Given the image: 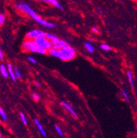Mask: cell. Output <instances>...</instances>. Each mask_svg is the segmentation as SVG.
Returning a JSON list of instances; mask_svg holds the SVG:
<instances>
[{
  "label": "cell",
  "mask_w": 137,
  "mask_h": 138,
  "mask_svg": "<svg viewBox=\"0 0 137 138\" xmlns=\"http://www.w3.org/2000/svg\"><path fill=\"white\" fill-rule=\"evenodd\" d=\"M14 74H15V76H16L17 78H21V73L20 70L17 67L14 68Z\"/></svg>",
  "instance_id": "9a60e30c"
},
{
  "label": "cell",
  "mask_w": 137,
  "mask_h": 138,
  "mask_svg": "<svg viewBox=\"0 0 137 138\" xmlns=\"http://www.w3.org/2000/svg\"><path fill=\"white\" fill-rule=\"evenodd\" d=\"M52 43V47L53 49L56 50H60L62 47L68 45V42L65 41L64 40H60V39H56V40H52L51 41Z\"/></svg>",
  "instance_id": "8992f818"
},
{
  "label": "cell",
  "mask_w": 137,
  "mask_h": 138,
  "mask_svg": "<svg viewBox=\"0 0 137 138\" xmlns=\"http://www.w3.org/2000/svg\"><path fill=\"white\" fill-rule=\"evenodd\" d=\"M4 59V53L2 52V50L0 47V60H3Z\"/></svg>",
  "instance_id": "d4e9b609"
},
{
  "label": "cell",
  "mask_w": 137,
  "mask_h": 138,
  "mask_svg": "<svg viewBox=\"0 0 137 138\" xmlns=\"http://www.w3.org/2000/svg\"><path fill=\"white\" fill-rule=\"evenodd\" d=\"M0 72H1V76L4 77V78H8L9 76L8 71V68L6 67L4 63H1L0 65Z\"/></svg>",
  "instance_id": "30bf717a"
},
{
  "label": "cell",
  "mask_w": 137,
  "mask_h": 138,
  "mask_svg": "<svg viewBox=\"0 0 137 138\" xmlns=\"http://www.w3.org/2000/svg\"><path fill=\"white\" fill-rule=\"evenodd\" d=\"M20 117H21V120L22 122H23L25 125H27V120H26V115L23 113H20Z\"/></svg>",
  "instance_id": "e0dca14e"
},
{
  "label": "cell",
  "mask_w": 137,
  "mask_h": 138,
  "mask_svg": "<svg viewBox=\"0 0 137 138\" xmlns=\"http://www.w3.org/2000/svg\"><path fill=\"white\" fill-rule=\"evenodd\" d=\"M32 98H33V99H34L35 101H39V99H40V96H39V95L38 93H33V95H32Z\"/></svg>",
  "instance_id": "603a6c76"
},
{
  "label": "cell",
  "mask_w": 137,
  "mask_h": 138,
  "mask_svg": "<svg viewBox=\"0 0 137 138\" xmlns=\"http://www.w3.org/2000/svg\"><path fill=\"white\" fill-rule=\"evenodd\" d=\"M136 128H137V126H136Z\"/></svg>",
  "instance_id": "4dcf8cb0"
},
{
  "label": "cell",
  "mask_w": 137,
  "mask_h": 138,
  "mask_svg": "<svg viewBox=\"0 0 137 138\" xmlns=\"http://www.w3.org/2000/svg\"><path fill=\"white\" fill-rule=\"evenodd\" d=\"M34 40L39 46L42 47L43 48L49 50L52 47L51 41L47 37H39L36 38Z\"/></svg>",
  "instance_id": "277c9868"
},
{
  "label": "cell",
  "mask_w": 137,
  "mask_h": 138,
  "mask_svg": "<svg viewBox=\"0 0 137 138\" xmlns=\"http://www.w3.org/2000/svg\"><path fill=\"white\" fill-rule=\"evenodd\" d=\"M36 85L37 87H40V85H41V84L39 83V82H36Z\"/></svg>",
  "instance_id": "83f0119b"
},
{
  "label": "cell",
  "mask_w": 137,
  "mask_h": 138,
  "mask_svg": "<svg viewBox=\"0 0 137 138\" xmlns=\"http://www.w3.org/2000/svg\"><path fill=\"white\" fill-rule=\"evenodd\" d=\"M47 33L39 30H32L27 34L26 37L29 39H35L39 37H46Z\"/></svg>",
  "instance_id": "5b68a950"
},
{
  "label": "cell",
  "mask_w": 137,
  "mask_h": 138,
  "mask_svg": "<svg viewBox=\"0 0 137 138\" xmlns=\"http://www.w3.org/2000/svg\"><path fill=\"white\" fill-rule=\"evenodd\" d=\"M49 53L52 56H54V57L58 58L62 60V53H61L60 49V50H56V49L51 48V49H49Z\"/></svg>",
  "instance_id": "ba28073f"
},
{
  "label": "cell",
  "mask_w": 137,
  "mask_h": 138,
  "mask_svg": "<svg viewBox=\"0 0 137 138\" xmlns=\"http://www.w3.org/2000/svg\"><path fill=\"white\" fill-rule=\"evenodd\" d=\"M55 129H56V132L58 133V135H61V136H62V135H63V132L62 131V130L60 129V128L58 126L56 125V126H55Z\"/></svg>",
  "instance_id": "7402d4cb"
},
{
  "label": "cell",
  "mask_w": 137,
  "mask_h": 138,
  "mask_svg": "<svg viewBox=\"0 0 137 138\" xmlns=\"http://www.w3.org/2000/svg\"><path fill=\"white\" fill-rule=\"evenodd\" d=\"M89 41L91 42H93V38H89Z\"/></svg>",
  "instance_id": "f546056e"
},
{
  "label": "cell",
  "mask_w": 137,
  "mask_h": 138,
  "mask_svg": "<svg viewBox=\"0 0 137 138\" xmlns=\"http://www.w3.org/2000/svg\"><path fill=\"white\" fill-rule=\"evenodd\" d=\"M22 50L26 52H35L45 54L47 53V50L39 46L34 40L29 39L23 42L22 44Z\"/></svg>",
  "instance_id": "7a4b0ae2"
},
{
  "label": "cell",
  "mask_w": 137,
  "mask_h": 138,
  "mask_svg": "<svg viewBox=\"0 0 137 138\" xmlns=\"http://www.w3.org/2000/svg\"><path fill=\"white\" fill-rule=\"evenodd\" d=\"M28 60L30 61L31 63H36V60L35 59H34L33 57H31V56H30V57H28Z\"/></svg>",
  "instance_id": "cb8c5ba5"
},
{
  "label": "cell",
  "mask_w": 137,
  "mask_h": 138,
  "mask_svg": "<svg viewBox=\"0 0 137 138\" xmlns=\"http://www.w3.org/2000/svg\"><path fill=\"white\" fill-rule=\"evenodd\" d=\"M92 31L93 32H95V33H97V32H98V29L97 28H92Z\"/></svg>",
  "instance_id": "484cf974"
},
{
  "label": "cell",
  "mask_w": 137,
  "mask_h": 138,
  "mask_svg": "<svg viewBox=\"0 0 137 138\" xmlns=\"http://www.w3.org/2000/svg\"><path fill=\"white\" fill-rule=\"evenodd\" d=\"M5 21H6V17H5L4 15L0 14V26L4 23Z\"/></svg>",
  "instance_id": "44dd1931"
},
{
  "label": "cell",
  "mask_w": 137,
  "mask_h": 138,
  "mask_svg": "<svg viewBox=\"0 0 137 138\" xmlns=\"http://www.w3.org/2000/svg\"><path fill=\"white\" fill-rule=\"evenodd\" d=\"M121 92H122V94H123V96H124V98L125 99V100L127 101V102H130V98L128 96V93L125 91L124 89H121Z\"/></svg>",
  "instance_id": "ac0fdd59"
},
{
  "label": "cell",
  "mask_w": 137,
  "mask_h": 138,
  "mask_svg": "<svg viewBox=\"0 0 137 138\" xmlns=\"http://www.w3.org/2000/svg\"><path fill=\"white\" fill-rule=\"evenodd\" d=\"M62 53V61H70L75 58V51L69 45L62 47L61 49Z\"/></svg>",
  "instance_id": "3957f363"
},
{
  "label": "cell",
  "mask_w": 137,
  "mask_h": 138,
  "mask_svg": "<svg viewBox=\"0 0 137 138\" xmlns=\"http://www.w3.org/2000/svg\"><path fill=\"white\" fill-rule=\"evenodd\" d=\"M39 1H44V2H47V3H49V4L52 5V6H55L56 8L60 9V10H62V9H63L62 5L60 4V3H59L57 0H39Z\"/></svg>",
  "instance_id": "9c48e42d"
},
{
  "label": "cell",
  "mask_w": 137,
  "mask_h": 138,
  "mask_svg": "<svg viewBox=\"0 0 137 138\" xmlns=\"http://www.w3.org/2000/svg\"><path fill=\"white\" fill-rule=\"evenodd\" d=\"M97 12H98L99 14H102V10L101 9L97 8Z\"/></svg>",
  "instance_id": "4316f807"
},
{
  "label": "cell",
  "mask_w": 137,
  "mask_h": 138,
  "mask_svg": "<svg viewBox=\"0 0 137 138\" xmlns=\"http://www.w3.org/2000/svg\"><path fill=\"white\" fill-rule=\"evenodd\" d=\"M101 48L105 51L110 50V49H111V47L108 46V45L106 44V43H103V44H102V45H101Z\"/></svg>",
  "instance_id": "d6986e66"
},
{
  "label": "cell",
  "mask_w": 137,
  "mask_h": 138,
  "mask_svg": "<svg viewBox=\"0 0 137 138\" xmlns=\"http://www.w3.org/2000/svg\"><path fill=\"white\" fill-rule=\"evenodd\" d=\"M34 122L36 124V125L37 126V128L39 129L40 133L42 134V135L44 136V137H46L47 136V134H46V132L45 131V130L43 129V127L42 126V124L40 123V122L37 120V119H34Z\"/></svg>",
  "instance_id": "7c38bea8"
},
{
  "label": "cell",
  "mask_w": 137,
  "mask_h": 138,
  "mask_svg": "<svg viewBox=\"0 0 137 138\" xmlns=\"http://www.w3.org/2000/svg\"><path fill=\"white\" fill-rule=\"evenodd\" d=\"M84 46H85L86 49L87 50V51L89 53H93L94 52V47L92 46L90 43H84Z\"/></svg>",
  "instance_id": "4fadbf2b"
},
{
  "label": "cell",
  "mask_w": 137,
  "mask_h": 138,
  "mask_svg": "<svg viewBox=\"0 0 137 138\" xmlns=\"http://www.w3.org/2000/svg\"><path fill=\"white\" fill-rule=\"evenodd\" d=\"M16 8L18 10L22 11L23 13L28 15L30 17H32L33 19H34L36 22H38L41 25H43L45 27H47V28H53L56 27V25L54 23H49L48 21L44 20L43 18L39 17V15L32 10V8L30 7L29 5L26 4L25 3H19V4H16Z\"/></svg>",
  "instance_id": "6da1fadb"
},
{
  "label": "cell",
  "mask_w": 137,
  "mask_h": 138,
  "mask_svg": "<svg viewBox=\"0 0 137 138\" xmlns=\"http://www.w3.org/2000/svg\"><path fill=\"white\" fill-rule=\"evenodd\" d=\"M4 138V137L3 135H1V134L0 133V138Z\"/></svg>",
  "instance_id": "f1b7e54d"
},
{
  "label": "cell",
  "mask_w": 137,
  "mask_h": 138,
  "mask_svg": "<svg viewBox=\"0 0 137 138\" xmlns=\"http://www.w3.org/2000/svg\"><path fill=\"white\" fill-rule=\"evenodd\" d=\"M61 104H62V105L64 107L65 109L68 110V111H69V113H71L73 115V117H75V118H77V117H78V115H77V113H75V111H74V109H73V107H71V105H69L67 102H62Z\"/></svg>",
  "instance_id": "52a82bcc"
},
{
  "label": "cell",
  "mask_w": 137,
  "mask_h": 138,
  "mask_svg": "<svg viewBox=\"0 0 137 138\" xmlns=\"http://www.w3.org/2000/svg\"><path fill=\"white\" fill-rule=\"evenodd\" d=\"M0 124H1V120H0Z\"/></svg>",
  "instance_id": "1f68e13d"
},
{
  "label": "cell",
  "mask_w": 137,
  "mask_h": 138,
  "mask_svg": "<svg viewBox=\"0 0 137 138\" xmlns=\"http://www.w3.org/2000/svg\"><path fill=\"white\" fill-rule=\"evenodd\" d=\"M127 75H128V78L129 82L131 84V87H134V81H133V78L132 76V73L130 72V71H127Z\"/></svg>",
  "instance_id": "5bb4252c"
},
{
  "label": "cell",
  "mask_w": 137,
  "mask_h": 138,
  "mask_svg": "<svg viewBox=\"0 0 137 138\" xmlns=\"http://www.w3.org/2000/svg\"><path fill=\"white\" fill-rule=\"evenodd\" d=\"M0 116L1 117V118L6 121V120H7V115H6V114L5 113V111H4V109H2L1 107H0Z\"/></svg>",
  "instance_id": "2e32d148"
},
{
  "label": "cell",
  "mask_w": 137,
  "mask_h": 138,
  "mask_svg": "<svg viewBox=\"0 0 137 138\" xmlns=\"http://www.w3.org/2000/svg\"><path fill=\"white\" fill-rule=\"evenodd\" d=\"M46 37H47L50 41H52V40H56V39H58V38L55 35H54V34H49V33H47V35H46Z\"/></svg>",
  "instance_id": "ffe728a7"
},
{
  "label": "cell",
  "mask_w": 137,
  "mask_h": 138,
  "mask_svg": "<svg viewBox=\"0 0 137 138\" xmlns=\"http://www.w3.org/2000/svg\"><path fill=\"white\" fill-rule=\"evenodd\" d=\"M7 68H8V74L10 77L11 78V79L13 80V81H15L16 80V76H15V74H14V69L13 68V66L10 63H8V66H7Z\"/></svg>",
  "instance_id": "8fae6325"
}]
</instances>
